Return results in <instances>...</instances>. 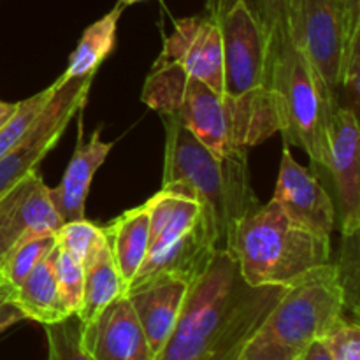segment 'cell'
<instances>
[{
	"mask_svg": "<svg viewBox=\"0 0 360 360\" xmlns=\"http://www.w3.org/2000/svg\"><path fill=\"white\" fill-rule=\"evenodd\" d=\"M285 288L248 285L234 257L218 250L188 285L178 322L153 360H241Z\"/></svg>",
	"mask_w": 360,
	"mask_h": 360,
	"instance_id": "1",
	"label": "cell"
},
{
	"mask_svg": "<svg viewBox=\"0 0 360 360\" xmlns=\"http://www.w3.org/2000/svg\"><path fill=\"white\" fill-rule=\"evenodd\" d=\"M217 20L224 41L221 98L232 141L248 150L280 132L267 44L243 0H234Z\"/></svg>",
	"mask_w": 360,
	"mask_h": 360,
	"instance_id": "2",
	"label": "cell"
},
{
	"mask_svg": "<svg viewBox=\"0 0 360 360\" xmlns=\"http://www.w3.org/2000/svg\"><path fill=\"white\" fill-rule=\"evenodd\" d=\"M160 118L165 130L162 185L181 183L195 193L213 217L218 248L225 250L238 221L262 204L250 179L248 150L217 155L176 118Z\"/></svg>",
	"mask_w": 360,
	"mask_h": 360,
	"instance_id": "3",
	"label": "cell"
},
{
	"mask_svg": "<svg viewBox=\"0 0 360 360\" xmlns=\"http://www.w3.org/2000/svg\"><path fill=\"white\" fill-rule=\"evenodd\" d=\"M150 213L148 252L127 292L157 280L193 283L218 252V234L210 211L188 186L167 183L146 200Z\"/></svg>",
	"mask_w": 360,
	"mask_h": 360,
	"instance_id": "4",
	"label": "cell"
},
{
	"mask_svg": "<svg viewBox=\"0 0 360 360\" xmlns=\"http://www.w3.org/2000/svg\"><path fill=\"white\" fill-rule=\"evenodd\" d=\"M225 250L253 287H287L308 271L330 262V239L292 221L274 200L241 218Z\"/></svg>",
	"mask_w": 360,
	"mask_h": 360,
	"instance_id": "5",
	"label": "cell"
},
{
	"mask_svg": "<svg viewBox=\"0 0 360 360\" xmlns=\"http://www.w3.org/2000/svg\"><path fill=\"white\" fill-rule=\"evenodd\" d=\"M347 313L340 271L322 264L287 285L255 333L241 360H297L315 340Z\"/></svg>",
	"mask_w": 360,
	"mask_h": 360,
	"instance_id": "6",
	"label": "cell"
},
{
	"mask_svg": "<svg viewBox=\"0 0 360 360\" xmlns=\"http://www.w3.org/2000/svg\"><path fill=\"white\" fill-rule=\"evenodd\" d=\"M267 62L285 144L302 148L313 165L326 167L327 125L340 98L292 41L267 49Z\"/></svg>",
	"mask_w": 360,
	"mask_h": 360,
	"instance_id": "7",
	"label": "cell"
},
{
	"mask_svg": "<svg viewBox=\"0 0 360 360\" xmlns=\"http://www.w3.org/2000/svg\"><path fill=\"white\" fill-rule=\"evenodd\" d=\"M141 101L160 116L178 120L213 153L245 150L232 141L221 95L174 63L155 62L144 81Z\"/></svg>",
	"mask_w": 360,
	"mask_h": 360,
	"instance_id": "8",
	"label": "cell"
},
{
	"mask_svg": "<svg viewBox=\"0 0 360 360\" xmlns=\"http://www.w3.org/2000/svg\"><path fill=\"white\" fill-rule=\"evenodd\" d=\"M94 77L95 74L83 77H67L62 74L53 81L55 90L30 129L0 157V195L27 174L39 171V164L58 144L74 116L86 105Z\"/></svg>",
	"mask_w": 360,
	"mask_h": 360,
	"instance_id": "9",
	"label": "cell"
},
{
	"mask_svg": "<svg viewBox=\"0 0 360 360\" xmlns=\"http://www.w3.org/2000/svg\"><path fill=\"white\" fill-rule=\"evenodd\" d=\"M326 167L334 185V206L341 236L360 231V132L359 115L338 105L327 125Z\"/></svg>",
	"mask_w": 360,
	"mask_h": 360,
	"instance_id": "10",
	"label": "cell"
},
{
	"mask_svg": "<svg viewBox=\"0 0 360 360\" xmlns=\"http://www.w3.org/2000/svg\"><path fill=\"white\" fill-rule=\"evenodd\" d=\"M290 39L340 98L345 35L338 0H295Z\"/></svg>",
	"mask_w": 360,
	"mask_h": 360,
	"instance_id": "11",
	"label": "cell"
},
{
	"mask_svg": "<svg viewBox=\"0 0 360 360\" xmlns=\"http://www.w3.org/2000/svg\"><path fill=\"white\" fill-rule=\"evenodd\" d=\"M62 225L41 172L34 171L0 195V266L30 239L55 234Z\"/></svg>",
	"mask_w": 360,
	"mask_h": 360,
	"instance_id": "12",
	"label": "cell"
},
{
	"mask_svg": "<svg viewBox=\"0 0 360 360\" xmlns=\"http://www.w3.org/2000/svg\"><path fill=\"white\" fill-rule=\"evenodd\" d=\"M157 62L181 67L188 76L202 81L221 95L224 41L217 18L204 13L176 20L174 30L164 41Z\"/></svg>",
	"mask_w": 360,
	"mask_h": 360,
	"instance_id": "13",
	"label": "cell"
},
{
	"mask_svg": "<svg viewBox=\"0 0 360 360\" xmlns=\"http://www.w3.org/2000/svg\"><path fill=\"white\" fill-rule=\"evenodd\" d=\"M271 200H274L292 221L330 239L338 225L333 197L309 169L295 160L288 144L283 146L280 174Z\"/></svg>",
	"mask_w": 360,
	"mask_h": 360,
	"instance_id": "14",
	"label": "cell"
},
{
	"mask_svg": "<svg viewBox=\"0 0 360 360\" xmlns=\"http://www.w3.org/2000/svg\"><path fill=\"white\" fill-rule=\"evenodd\" d=\"M81 345L95 360H153L127 295H120L83 323Z\"/></svg>",
	"mask_w": 360,
	"mask_h": 360,
	"instance_id": "15",
	"label": "cell"
},
{
	"mask_svg": "<svg viewBox=\"0 0 360 360\" xmlns=\"http://www.w3.org/2000/svg\"><path fill=\"white\" fill-rule=\"evenodd\" d=\"M101 132L102 127H98L91 134L90 139L84 143L81 139L79 125V139H77L72 158L63 172L62 181L55 188H49V199H51L62 224L84 218V204H86L88 192H90L91 179L115 146V143L102 141Z\"/></svg>",
	"mask_w": 360,
	"mask_h": 360,
	"instance_id": "16",
	"label": "cell"
},
{
	"mask_svg": "<svg viewBox=\"0 0 360 360\" xmlns=\"http://www.w3.org/2000/svg\"><path fill=\"white\" fill-rule=\"evenodd\" d=\"M186 292H188V283L165 278L134 288L125 294L139 320L153 357L171 336L181 313Z\"/></svg>",
	"mask_w": 360,
	"mask_h": 360,
	"instance_id": "17",
	"label": "cell"
},
{
	"mask_svg": "<svg viewBox=\"0 0 360 360\" xmlns=\"http://www.w3.org/2000/svg\"><path fill=\"white\" fill-rule=\"evenodd\" d=\"M102 229H104L116 269L125 285H129L143 266L148 252L150 213H148L146 202L125 211Z\"/></svg>",
	"mask_w": 360,
	"mask_h": 360,
	"instance_id": "18",
	"label": "cell"
},
{
	"mask_svg": "<svg viewBox=\"0 0 360 360\" xmlns=\"http://www.w3.org/2000/svg\"><path fill=\"white\" fill-rule=\"evenodd\" d=\"M53 252L13 292L14 302L23 311L25 320H32L41 326L62 322L70 316L60 299L55 266H53Z\"/></svg>",
	"mask_w": 360,
	"mask_h": 360,
	"instance_id": "19",
	"label": "cell"
},
{
	"mask_svg": "<svg viewBox=\"0 0 360 360\" xmlns=\"http://www.w3.org/2000/svg\"><path fill=\"white\" fill-rule=\"evenodd\" d=\"M83 267V299L76 315L81 322L86 323L115 299L125 295L127 285L116 269L108 241Z\"/></svg>",
	"mask_w": 360,
	"mask_h": 360,
	"instance_id": "20",
	"label": "cell"
},
{
	"mask_svg": "<svg viewBox=\"0 0 360 360\" xmlns=\"http://www.w3.org/2000/svg\"><path fill=\"white\" fill-rule=\"evenodd\" d=\"M125 7L118 2L108 14L84 28L77 46L70 53L63 76L83 77L97 74L102 62L116 48V32H118V21Z\"/></svg>",
	"mask_w": 360,
	"mask_h": 360,
	"instance_id": "21",
	"label": "cell"
},
{
	"mask_svg": "<svg viewBox=\"0 0 360 360\" xmlns=\"http://www.w3.org/2000/svg\"><path fill=\"white\" fill-rule=\"evenodd\" d=\"M56 248V236L46 234L18 246L0 266V288L13 292L27 280L28 274Z\"/></svg>",
	"mask_w": 360,
	"mask_h": 360,
	"instance_id": "22",
	"label": "cell"
},
{
	"mask_svg": "<svg viewBox=\"0 0 360 360\" xmlns=\"http://www.w3.org/2000/svg\"><path fill=\"white\" fill-rule=\"evenodd\" d=\"M266 39L267 49L292 41L290 27L295 0H243Z\"/></svg>",
	"mask_w": 360,
	"mask_h": 360,
	"instance_id": "23",
	"label": "cell"
},
{
	"mask_svg": "<svg viewBox=\"0 0 360 360\" xmlns=\"http://www.w3.org/2000/svg\"><path fill=\"white\" fill-rule=\"evenodd\" d=\"M55 236L56 246L62 252L69 253L81 266H84L108 241L104 229L91 224L86 218L62 224L58 231L55 232Z\"/></svg>",
	"mask_w": 360,
	"mask_h": 360,
	"instance_id": "24",
	"label": "cell"
},
{
	"mask_svg": "<svg viewBox=\"0 0 360 360\" xmlns=\"http://www.w3.org/2000/svg\"><path fill=\"white\" fill-rule=\"evenodd\" d=\"M42 327L48 340V360H95L81 345L83 322L77 315Z\"/></svg>",
	"mask_w": 360,
	"mask_h": 360,
	"instance_id": "25",
	"label": "cell"
},
{
	"mask_svg": "<svg viewBox=\"0 0 360 360\" xmlns=\"http://www.w3.org/2000/svg\"><path fill=\"white\" fill-rule=\"evenodd\" d=\"M53 90H55V83L49 84L44 90L37 91L32 97L25 98V101L16 102V109H14L13 115L9 116L6 123L0 127V157L7 153L21 137L27 134V130L30 129L34 120L37 118L39 112L42 111L44 104L48 102V98L51 97Z\"/></svg>",
	"mask_w": 360,
	"mask_h": 360,
	"instance_id": "26",
	"label": "cell"
},
{
	"mask_svg": "<svg viewBox=\"0 0 360 360\" xmlns=\"http://www.w3.org/2000/svg\"><path fill=\"white\" fill-rule=\"evenodd\" d=\"M53 266H55L60 299L69 315H76L81 306V299H83L84 267L77 260H74L69 253L62 252L58 246L53 252Z\"/></svg>",
	"mask_w": 360,
	"mask_h": 360,
	"instance_id": "27",
	"label": "cell"
},
{
	"mask_svg": "<svg viewBox=\"0 0 360 360\" xmlns=\"http://www.w3.org/2000/svg\"><path fill=\"white\" fill-rule=\"evenodd\" d=\"M333 360H360V327L355 319L341 315L322 336Z\"/></svg>",
	"mask_w": 360,
	"mask_h": 360,
	"instance_id": "28",
	"label": "cell"
},
{
	"mask_svg": "<svg viewBox=\"0 0 360 360\" xmlns=\"http://www.w3.org/2000/svg\"><path fill=\"white\" fill-rule=\"evenodd\" d=\"M345 290V308L355 316L359 313V234L343 236L341 262L336 264Z\"/></svg>",
	"mask_w": 360,
	"mask_h": 360,
	"instance_id": "29",
	"label": "cell"
},
{
	"mask_svg": "<svg viewBox=\"0 0 360 360\" xmlns=\"http://www.w3.org/2000/svg\"><path fill=\"white\" fill-rule=\"evenodd\" d=\"M343 21L345 60L360 49V0H338Z\"/></svg>",
	"mask_w": 360,
	"mask_h": 360,
	"instance_id": "30",
	"label": "cell"
},
{
	"mask_svg": "<svg viewBox=\"0 0 360 360\" xmlns=\"http://www.w3.org/2000/svg\"><path fill=\"white\" fill-rule=\"evenodd\" d=\"M21 320H25V315L14 302L13 295L0 288V333H4Z\"/></svg>",
	"mask_w": 360,
	"mask_h": 360,
	"instance_id": "31",
	"label": "cell"
},
{
	"mask_svg": "<svg viewBox=\"0 0 360 360\" xmlns=\"http://www.w3.org/2000/svg\"><path fill=\"white\" fill-rule=\"evenodd\" d=\"M297 360H333L329 350L326 348V345L322 343V340H315Z\"/></svg>",
	"mask_w": 360,
	"mask_h": 360,
	"instance_id": "32",
	"label": "cell"
},
{
	"mask_svg": "<svg viewBox=\"0 0 360 360\" xmlns=\"http://www.w3.org/2000/svg\"><path fill=\"white\" fill-rule=\"evenodd\" d=\"M234 0H207L206 2V13L211 16L218 18L225 9H227Z\"/></svg>",
	"mask_w": 360,
	"mask_h": 360,
	"instance_id": "33",
	"label": "cell"
},
{
	"mask_svg": "<svg viewBox=\"0 0 360 360\" xmlns=\"http://www.w3.org/2000/svg\"><path fill=\"white\" fill-rule=\"evenodd\" d=\"M14 109H16V102L0 101V127L9 120V116L14 112Z\"/></svg>",
	"mask_w": 360,
	"mask_h": 360,
	"instance_id": "34",
	"label": "cell"
},
{
	"mask_svg": "<svg viewBox=\"0 0 360 360\" xmlns=\"http://www.w3.org/2000/svg\"><path fill=\"white\" fill-rule=\"evenodd\" d=\"M120 4H122L123 7H129V6H134V4H139L143 2V0H118Z\"/></svg>",
	"mask_w": 360,
	"mask_h": 360,
	"instance_id": "35",
	"label": "cell"
}]
</instances>
